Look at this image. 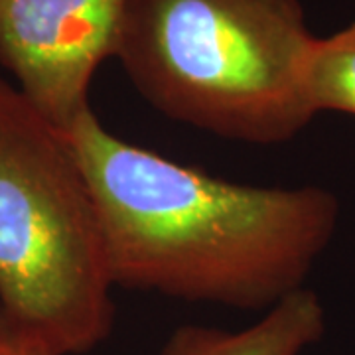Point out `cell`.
I'll use <instances>...</instances> for the list:
<instances>
[{"mask_svg": "<svg viewBox=\"0 0 355 355\" xmlns=\"http://www.w3.org/2000/svg\"><path fill=\"white\" fill-rule=\"evenodd\" d=\"M99 203L114 286L266 312L304 288L338 227L316 186H247L119 139L93 109L69 128Z\"/></svg>", "mask_w": 355, "mask_h": 355, "instance_id": "6da1fadb", "label": "cell"}, {"mask_svg": "<svg viewBox=\"0 0 355 355\" xmlns=\"http://www.w3.org/2000/svg\"><path fill=\"white\" fill-rule=\"evenodd\" d=\"M314 40L300 0H127L114 58L160 114L275 146L314 119L302 91Z\"/></svg>", "mask_w": 355, "mask_h": 355, "instance_id": "7a4b0ae2", "label": "cell"}, {"mask_svg": "<svg viewBox=\"0 0 355 355\" xmlns=\"http://www.w3.org/2000/svg\"><path fill=\"white\" fill-rule=\"evenodd\" d=\"M114 282L95 191L67 132L0 79V316L51 355L111 338Z\"/></svg>", "mask_w": 355, "mask_h": 355, "instance_id": "3957f363", "label": "cell"}, {"mask_svg": "<svg viewBox=\"0 0 355 355\" xmlns=\"http://www.w3.org/2000/svg\"><path fill=\"white\" fill-rule=\"evenodd\" d=\"M127 0H0V65L51 125L69 132L114 58Z\"/></svg>", "mask_w": 355, "mask_h": 355, "instance_id": "277c9868", "label": "cell"}, {"mask_svg": "<svg viewBox=\"0 0 355 355\" xmlns=\"http://www.w3.org/2000/svg\"><path fill=\"white\" fill-rule=\"evenodd\" d=\"M324 330L326 316L318 294L300 288L245 330L180 326L158 355H300Z\"/></svg>", "mask_w": 355, "mask_h": 355, "instance_id": "5b68a950", "label": "cell"}, {"mask_svg": "<svg viewBox=\"0 0 355 355\" xmlns=\"http://www.w3.org/2000/svg\"><path fill=\"white\" fill-rule=\"evenodd\" d=\"M304 101L312 114L322 111L355 116V22L316 38L304 65Z\"/></svg>", "mask_w": 355, "mask_h": 355, "instance_id": "8992f818", "label": "cell"}, {"mask_svg": "<svg viewBox=\"0 0 355 355\" xmlns=\"http://www.w3.org/2000/svg\"><path fill=\"white\" fill-rule=\"evenodd\" d=\"M0 355H51L26 340L12 326L0 316Z\"/></svg>", "mask_w": 355, "mask_h": 355, "instance_id": "52a82bcc", "label": "cell"}]
</instances>
